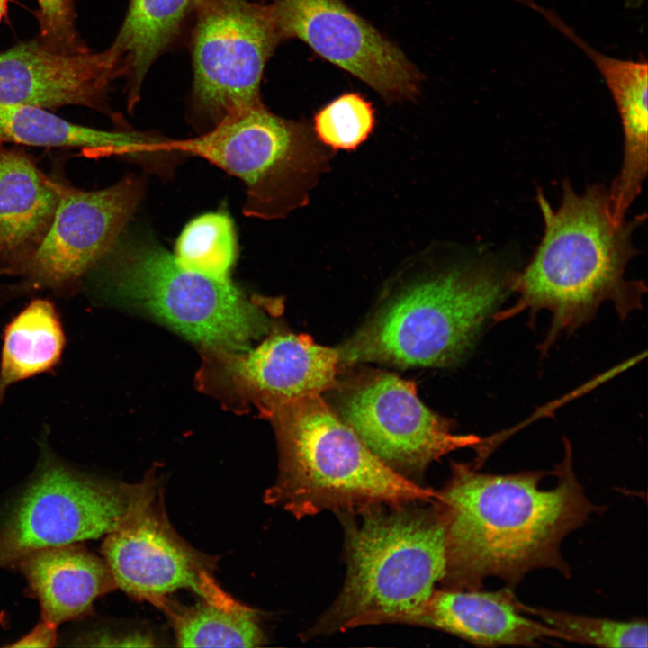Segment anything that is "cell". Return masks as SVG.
<instances>
[{
	"mask_svg": "<svg viewBox=\"0 0 648 648\" xmlns=\"http://www.w3.org/2000/svg\"><path fill=\"white\" fill-rule=\"evenodd\" d=\"M283 40L296 38L385 101L414 98L421 75L405 54L342 0H272Z\"/></svg>",
	"mask_w": 648,
	"mask_h": 648,
	"instance_id": "obj_12",
	"label": "cell"
},
{
	"mask_svg": "<svg viewBox=\"0 0 648 648\" xmlns=\"http://www.w3.org/2000/svg\"><path fill=\"white\" fill-rule=\"evenodd\" d=\"M202 0H130L112 47L128 78V102L139 100L143 80L156 58L171 44L189 14Z\"/></svg>",
	"mask_w": 648,
	"mask_h": 648,
	"instance_id": "obj_21",
	"label": "cell"
},
{
	"mask_svg": "<svg viewBox=\"0 0 648 648\" xmlns=\"http://www.w3.org/2000/svg\"><path fill=\"white\" fill-rule=\"evenodd\" d=\"M16 562L41 619L56 626L88 615L96 598L117 588L105 561L78 543L38 549Z\"/></svg>",
	"mask_w": 648,
	"mask_h": 648,
	"instance_id": "obj_17",
	"label": "cell"
},
{
	"mask_svg": "<svg viewBox=\"0 0 648 648\" xmlns=\"http://www.w3.org/2000/svg\"><path fill=\"white\" fill-rule=\"evenodd\" d=\"M337 412L373 454L407 478L481 440L453 433L448 422L421 401L412 382L391 373H374L350 385Z\"/></svg>",
	"mask_w": 648,
	"mask_h": 648,
	"instance_id": "obj_11",
	"label": "cell"
},
{
	"mask_svg": "<svg viewBox=\"0 0 648 648\" xmlns=\"http://www.w3.org/2000/svg\"><path fill=\"white\" fill-rule=\"evenodd\" d=\"M102 553L117 588L159 608L181 589L220 607L239 603L217 583L216 557L194 549L175 531L163 488L152 474L131 484L128 508L106 535Z\"/></svg>",
	"mask_w": 648,
	"mask_h": 648,
	"instance_id": "obj_8",
	"label": "cell"
},
{
	"mask_svg": "<svg viewBox=\"0 0 648 648\" xmlns=\"http://www.w3.org/2000/svg\"><path fill=\"white\" fill-rule=\"evenodd\" d=\"M161 609L181 647H256L266 641L256 612L241 603L220 607L203 600L185 607L168 599Z\"/></svg>",
	"mask_w": 648,
	"mask_h": 648,
	"instance_id": "obj_22",
	"label": "cell"
},
{
	"mask_svg": "<svg viewBox=\"0 0 648 648\" xmlns=\"http://www.w3.org/2000/svg\"><path fill=\"white\" fill-rule=\"evenodd\" d=\"M419 503L338 513L346 578L332 605L304 634L308 638L364 626L412 624L446 565L438 510L433 502Z\"/></svg>",
	"mask_w": 648,
	"mask_h": 648,
	"instance_id": "obj_4",
	"label": "cell"
},
{
	"mask_svg": "<svg viewBox=\"0 0 648 648\" xmlns=\"http://www.w3.org/2000/svg\"><path fill=\"white\" fill-rule=\"evenodd\" d=\"M238 254L230 215L218 211L193 219L182 230L174 257L183 268L212 278L230 279Z\"/></svg>",
	"mask_w": 648,
	"mask_h": 648,
	"instance_id": "obj_23",
	"label": "cell"
},
{
	"mask_svg": "<svg viewBox=\"0 0 648 648\" xmlns=\"http://www.w3.org/2000/svg\"><path fill=\"white\" fill-rule=\"evenodd\" d=\"M66 346V335L54 303L31 301L5 325L0 356V403L16 382L56 368Z\"/></svg>",
	"mask_w": 648,
	"mask_h": 648,
	"instance_id": "obj_20",
	"label": "cell"
},
{
	"mask_svg": "<svg viewBox=\"0 0 648 648\" xmlns=\"http://www.w3.org/2000/svg\"><path fill=\"white\" fill-rule=\"evenodd\" d=\"M193 33V103L216 122L261 104L267 60L283 40L269 4L202 0Z\"/></svg>",
	"mask_w": 648,
	"mask_h": 648,
	"instance_id": "obj_10",
	"label": "cell"
},
{
	"mask_svg": "<svg viewBox=\"0 0 648 648\" xmlns=\"http://www.w3.org/2000/svg\"><path fill=\"white\" fill-rule=\"evenodd\" d=\"M8 1L9 0H0V21L6 13Z\"/></svg>",
	"mask_w": 648,
	"mask_h": 648,
	"instance_id": "obj_28",
	"label": "cell"
},
{
	"mask_svg": "<svg viewBox=\"0 0 648 648\" xmlns=\"http://www.w3.org/2000/svg\"><path fill=\"white\" fill-rule=\"evenodd\" d=\"M123 75L118 52H60L39 43L0 54V104L99 107L110 82Z\"/></svg>",
	"mask_w": 648,
	"mask_h": 648,
	"instance_id": "obj_14",
	"label": "cell"
},
{
	"mask_svg": "<svg viewBox=\"0 0 648 648\" xmlns=\"http://www.w3.org/2000/svg\"><path fill=\"white\" fill-rule=\"evenodd\" d=\"M527 615L537 616L555 631L560 640L598 647H647L648 626L645 619L627 621L593 617L523 603Z\"/></svg>",
	"mask_w": 648,
	"mask_h": 648,
	"instance_id": "obj_24",
	"label": "cell"
},
{
	"mask_svg": "<svg viewBox=\"0 0 648 648\" xmlns=\"http://www.w3.org/2000/svg\"><path fill=\"white\" fill-rule=\"evenodd\" d=\"M156 149L202 158L239 178L246 189L243 213L264 220L306 206L333 151L310 123L279 117L262 103L227 114L199 137L164 138Z\"/></svg>",
	"mask_w": 648,
	"mask_h": 648,
	"instance_id": "obj_6",
	"label": "cell"
},
{
	"mask_svg": "<svg viewBox=\"0 0 648 648\" xmlns=\"http://www.w3.org/2000/svg\"><path fill=\"white\" fill-rule=\"evenodd\" d=\"M565 450L551 489L540 487L548 472L493 474L452 463L451 476L433 501L445 529L444 588L482 589L487 578L497 577L513 589L543 568L570 577L562 543L604 508L586 495L568 443Z\"/></svg>",
	"mask_w": 648,
	"mask_h": 648,
	"instance_id": "obj_1",
	"label": "cell"
},
{
	"mask_svg": "<svg viewBox=\"0 0 648 648\" xmlns=\"http://www.w3.org/2000/svg\"><path fill=\"white\" fill-rule=\"evenodd\" d=\"M374 124L371 103L357 93H346L315 114L312 130L319 141L331 150H353L368 139Z\"/></svg>",
	"mask_w": 648,
	"mask_h": 648,
	"instance_id": "obj_25",
	"label": "cell"
},
{
	"mask_svg": "<svg viewBox=\"0 0 648 648\" xmlns=\"http://www.w3.org/2000/svg\"><path fill=\"white\" fill-rule=\"evenodd\" d=\"M43 446L35 474L0 526V568L38 549L106 536L128 508L131 484L81 473Z\"/></svg>",
	"mask_w": 648,
	"mask_h": 648,
	"instance_id": "obj_9",
	"label": "cell"
},
{
	"mask_svg": "<svg viewBox=\"0 0 648 648\" xmlns=\"http://www.w3.org/2000/svg\"><path fill=\"white\" fill-rule=\"evenodd\" d=\"M222 376L272 414L297 400L338 386L337 348L304 334L277 333L248 352H224Z\"/></svg>",
	"mask_w": 648,
	"mask_h": 648,
	"instance_id": "obj_15",
	"label": "cell"
},
{
	"mask_svg": "<svg viewBox=\"0 0 648 648\" xmlns=\"http://www.w3.org/2000/svg\"><path fill=\"white\" fill-rule=\"evenodd\" d=\"M44 46L60 52L84 51L76 40L71 0H37Z\"/></svg>",
	"mask_w": 648,
	"mask_h": 648,
	"instance_id": "obj_26",
	"label": "cell"
},
{
	"mask_svg": "<svg viewBox=\"0 0 648 648\" xmlns=\"http://www.w3.org/2000/svg\"><path fill=\"white\" fill-rule=\"evenodd\" d=\"M536 202L544 234L530 261L514 274L511 291L518 299L506 316L548 310L552 321L543 346L547 348L561 334L590 320L605 302H611L621 318L639 309L645 286L627 280L626 269L638 253L632 236L645 214L616 223L608 190L597 184L578 194L567 180L557 209L539 188Z\"/></svg>",
	"mask_w": 648,
	"mask_h": 648,
	"instance_id": "obj_3",
	"label": "cell"
},
{
	"mask_svg": "<svg viewBox=\"0 0 648 648\" xmlns=\"http://www.w3.org/2000/svg\"><path fill=\"white\" fill-rule=\"evenodd\" d=\"M159 138L106 131L68 122L44 108L0 104V141L37 147L79 148L90 157L148 156Z\"/></svg>",
	"mask_w": 648,
	"mask_h": 648,
	"instance_id": "obj_19",
	"label": "cell"
},
{
	"mask_svg": "<svg viewBox=\"0 0 648 648\" xmlns=\"http://www.w3.org/2000/svg\"><path fill=\"white\" fill-rule=\"evenodd\" d=\"M271 416L279 473L265 501L296 518L327 510L429 503L437 496V490L382 462L321 395L285 405Z\"/></svg>",
	"mask_w": 648,
	"mask_h": 648,
	"instance_id": "obj_5",
	"label": "cell"
},
{
	"mask_svg": "<svg viewBox=\"0 0 648 648\" xmlns=\"http://www.w3.org/2000/svg\"><path fill=\"white\" fill-rule=\"evenodd\" d=\"M58 626L42 620L26 635L8 647H53L58 641Z\"/></svg>",
	"mask_w": 648,
	"mask_h": 648,
	"instance_id": "obj_27",
	"label": "cell"
},
{
	"mask_svg": "<svg viewBox=\"0 0 648 648\" xmlns=\"http://www.w3.org/2000/svg\"><path fill=\"white\" fill-rule=\"evenodd\" d=\"M56 188L50 225L24 266L33 289L61 290L91 271L115 246L143 194V182L133 176L97 191Z\"/></svg>",
	"mask_w": 648,
	"mask_h": 648,
	"instance_id": "obj_13",
	"label": "cell"
},
{
	"mask_svg": "<svg viewBox=\"0 0 648 648\" xmlns=\"http://www.w3.org/2000/svg\"><path fill=\"white\" fill-rule=\"evenodd\" d=\"M58 201L56 182L18 152L0 154V252L36 247L49 229Z\"/></svg>",
	"mask_w": 648,
	"mask_h": 648,
	"instance_id": "obj_18",
	"label": "cell"
},
{
	"mask_svg": "<svg viewBox=\"0 0 648 648\" xmlns=\"http://www.w3.org/2000/svg\"><path fill=\"white\" fill-rule=\"evenodd\" d=\"M507 587L498 590H435L412 626L437 629L482 647L536 646L559 639L550 626L529 618Z\"/></svg>",
	"mask_w": 648,
	"mask_h": 648,
	"instance_id": "obj_16",
	"label": "cell"
},
{
	"mask_svg": "<svg viewBox=\"0 0 648 648\" xmlns=\"http://www.w3.org/2000/svg\"><path fill=\"white\" fill-rule=\"evenodd\" d=\"M514 272L490 256L431 248L413 258L339 347L340 365L439 367L459 361L511 291Z\"/></svg>",
	"mask_w": 648,
	"mask_h": 648,
	"instance_id": "obj_2",
	"label": "cell"
},
{
	"mask_svg": "<svg viewBox=\"0 0 648 648\" xmlns=\"http://www.w3.org/2000/svg\"><path fill=\"white\" fill-rule=\"evenodd\" d=\"M115 252L102 278L107 296L145 310L187 338L237 351L266 329V316L230 279L186 270L148 241Z\"/></svg>",
	"mask_w": 648,
	"mask_h": 648,
	"instance_id": "obj_7",
	"label": "cell"
}]
</instances>
